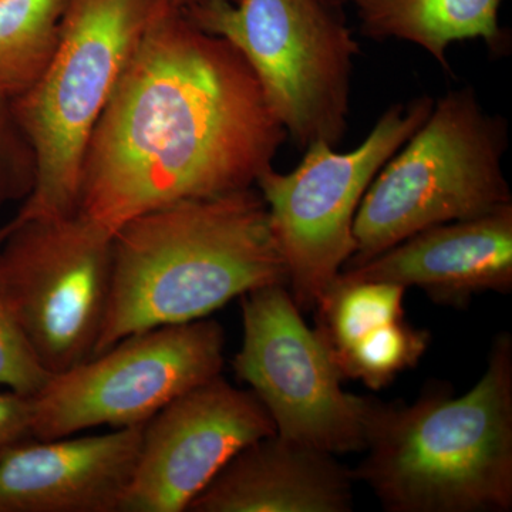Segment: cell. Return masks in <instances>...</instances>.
Masks as SVG:
<instances>
[{"mask_svg":"<svg viewBox=\"0 0 512 512\" xmlns=\"http://www.w3.org/2000/svg\"><path fill=\"white\" fill-rule=\"evenodd\" d=\"M286 138L241 53L167 5L94 128L76 215L113 238L164 205L254 187Z\"/></svg>","mask_w":512,"mask_h":512,"instance_id":"cell-1","label":"cell"},{"mask_svg":"<svg viewBox=\"0 0 512 512\" xmlns=\"http://www.w3.org/2000/svg\"><path fill=\"white\" fill-rule=\"evenodd\" d=\"M111 252L109 305L94 356L134 333L204 319L245 293L288 285L255 185L138 215L117 229Z\"/></svg>","mask_w":512,"mask_h":512,"instance_id":"cell-2","label":"cell"},{"mask_svg":"<svg viewBox=\"0 0 512 512\" xmlns=\"http://www.w3.org/2000/svg\"><path fill=\"white\" fill-rule=\"evenodd\" d=\"M352 470L389 512L512 510V338L498 335L463 396L430 383L413 403L372 404Z\"/></svg>","mask_w":512,"mask_h":512,"instance_id":"cell-3","label":"cell"},{"mask_svg":"<svg viewBox=\"0 0 512 512\" xmlns=\"http://www.w3.org/2000/svg\"><path fill=\"white\" fill-rule=\"evenodd\" d=\"M167 0H69L37 82L12 100L35 183L12 221L76 215L87 146L131 56Z\"/></svg>","mask_w":512,"mask_h":512,"instance_id":"cell-4","label":"cell"},{"mask_svg":"<svg viewBox=\"0 0 512 512\" xmlns=\"http://www.w3.org/2000/svg\"><path fill=\"white\" fill-rule=\"evenodd\" d=\"M507 120L487 113L476 90H451L373 178L353 222L355 252L369 261L416 232L512 204L503 171Z\"/></svg>","mask_w":512,"mask_h":512,"instance_id":"cell-5","label":"cell"},{"mask_svg":"<svg viewBox=\"0 0 512 512\" xmlns=\"http://www.w3.org/2000/svg\"><path fill=\"white\" fill-rule=\"evenodd\" d=\"M183 12L241 53L299 150L342 143L353 59L360 53L343 6L328 0H201Z\"/></svg>","mask_w":512,"mask_h":512,"instance_id":"cell-6","label":"cell"},{"mask_svg":"<svg viewBox=\"0 0 512 512\" xmlns=\"http://www.w3.org/2000/svg\"><path fill=\"white\" fill-rule=\"evenodd\" d=\"M433 106L430 96L392 104L355 150L338 153L313 143L291 173L271 167L259 175L255 187L285 262L286 286L301 311L315 309L355 252L353 222L363 195Z\"/></svg>","mask_w":512,"mask_h":512,"instance_id":"cell-7","label":"cell"},{"mask_svg":"<svg viewBox=\"0 0 512 512\" xmlns=\"http://www.w3.org/2000/svg\"><path fill=\"white\" fill-rule=\"evenodd\" d=\"M111 274V237L77 215L0 228V298L50 375L94 356Z\"/></svg>","mask_w":512,"mask_h":512,"instance_id":"cell-8","label":"cell"},{"mask_svg":"<svg viewBox=\"0 0 512 512\" xmlns=\"http://www.w3.org/2000/svg\"><path fill=\"white\" fill-rule=\"evenodd\" d=\"M224 349V329L207 318L134 333L50 376L32 396L33 437L143 426L181 394L220 376Z\"/></svg>","mask_w":512,"mask_h":512,"instance_id":"cell-9","label":"cell"},{"mask_svg":"<svg viewBox=\"0 0 512 512\" xmlns=\"http://www.w3.org/2000/svg\"><path fill=\"white\" fill-rule=\"evenodd\" d=\"M242 336L232 367L264 404L276 436L332 454L365 451L373 397L345 392L325 342L286 285L241 296Z\"/></svg>","mask_w":512,"mask_h":512,"instance_id":"cell-10","label":"cell"},{"mask_svg":"<svg viewBox=\"0 0 512 512\" xmlns=\"http://www.w3.org/2000/svg\"><path fill=\"white\" fill-rule=\"evenodd\" d=\"M276 434L264 404L217 376L144 424L121 512H183L242 448Z\"/></svg>","mask_w":512,"mask_h":512,"instance_id":"cell-11","label":"cell"},{"mask_svg":"<svg viewBox=\"0 0 512 512\" xmlns=\"http://www.w3.org/2000/svg\"><path fill=\"white\" fill-rule=\"evenodd\" d=\"M338 276L416 286L434 303L457 309L480 293H510L512 204L423 229L363 264L343 268Z\"/></svg>","mask_w":512,"mask_h":512,"instance_id":"cell-12","label":"cell"},{"mask_svg":"<svg viewBox=\"0 0 512 512\" xmlns=\"http://www.w3.org/2000/svg\"><path fill=\"white\" fill-rule=\"evenodd\" d=\"M143 429L12 448L0 460V512H121Z\"/></svg>","mask_w":512,"mask_h":512,"instance_id":"cell-13","label":"cell"},{"mask_svg":"<svg viewBox=\"0 0 512 512\" xmlns=\"http://www.w3.org/2000/svg\"><path fill=\"white\" fill-rule=\"evenodd\" d=\"M336 456L269 436L242 448L190 512H350L352 470Z\"/></svg>","mask_w":512,"mask_h":512,"instance_id":"cell-14","label":"cell"},{"mask_svg":"<svg viewBox=\"0 0 512 512\" xmlns=\"http://www.w3.org/2000/svg\"><path fill=\"white\" fill-rule=\"evenodd\" d=\"M503 0H350L360 32L384 42L403 40L420 46L451 73L448 46L480 39L495 56L507 55L510 37L501 29Z\"/></svg>","mask_w":512,"mask_h":512,"instance_id":"cell-15","label":"cell"},{"mask_svg":"<svg viewBox=\"0 0 512 512\" xmlns=\"http://www.w3.org/2000/svg\"><path fill=\"white\" fill-rule=\"evenodd\" d=\"M69 0H0V94L16 99L45 72Z\"/></svg>","mask_w":512,"mask_h":512,"instance_id":"cell-16","label":"cell"},{"mask_svg":"<svg viewBox=\"0 0 512 512\" xmlns=\"http://www.w3.org/2000/svg\"><path fill=\"white\" fill-rule=\"evenodd\" d=\"M35 183V156L23 133L12 99L0 94V208L25 201Z\"/></svg>","mask_w":512,"mask_h":512,"instance_id":"cell-17","label":"cell"},{"mask_svg":"<svg viewBox=\"0 0 512 512\" xmlns=\"http://www.w3.org/2000/svg\"><path fill=\"white\" fill-rule=\"evenodd\" d=\"M50 376L37 362L0 298V384L23 396H35Z\"/></svg>","mask_w":512,"mask_h":512,"instance_id":"cell-18","label":"cell"},{"mask_svg":"<svg viewBox=\"0 0 512 512\" xmlns=\"http://www.w3.org/2000/svg\"><path fill=\"white\" fill-rule=\"evenodd\" d=\"M32 419V396H23L12 390L0 393V460L12 448L35 439Z\"/></svg>","mask_w":512,"mask_h":512,"instance_id":"cell-19","label":"cell"},{"mask_svg":"<svg viewBox=\"0 0 512 512\" xmlns=\"http://www.w3.org/2000/svg\"><path fill=\"white\" fill-rule=\"evenodd\" d=\"M168 5L173 6L174 9L185 10L191 8L195 3L201 2V0H167ZM231 2L237 3L238 0H231Z\"/></svg>","mask_w":512,"mask_h":512,"instance_id":"cell-20","label":"cell"},{"mask_svg":"<svg viewBox=\"0 0 512 512\" xmlns=\"http://www.w3.org/2000/svg\"><path fill=\"white\" fill-rule=\"evenodd\" d=\"M328 2L336 6H345L346 3H350V0H328Z\"/></svg>","mask_w":512,"mask_h":512,"instance_id":"cell-21","label":"cell"}]
</instances>
